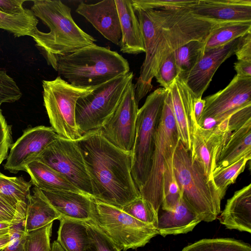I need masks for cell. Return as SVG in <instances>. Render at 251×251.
<instances>
[{"instance_id": "cell-1", "label": "cell", "mask_w": 251, "mask_h": 251, "mask_svg": "<svg viewBox=\"0 0 251 251\" xmlns=\"http://www.w3.org/2000/svg\"><path fill=\"white\" fill-rule=\"evenodd\" d=\"M134 11L145 49V59L134 85L138 103L152 89L153 78L170 54L191 41H204L219 23L198 17L189 8Z\"/></svg>"}, {"instance_id": "cell-2", "label": "cell", "mask_w": 251, "mask_h": 251, "mask_svg": "<svg viewBox=\"0 0 251 251\" xmlns=\"http://www.w3.org/2000/svg\"><path fill=\"white\" fill-rule=\"evenodd\" d=\"M75 142L91 179L93 199L122 209L141 196L131 176V152L112 145L100 129L86 133Z\"/></svg>"}, {"instance_id": "cell-3", "label": "cell", "mask_w": 251, "mask_h": 251, "mask_svg": "<svg viewBox=\"0 0 251 251\" xmlns=\"http://www.w3.org/2000/svg\"><path fill=\"white\" fill-rule=\"evenodd\" d=\"M31 10L50 29L36 28L31 34L35 46L51 66L58 56L95 44L96 39L74 21L71 8L59 0L32 1Z\"/></svg>"}, {"instance_id": "cell-4", "label": "cell", "mask_w": 251, "mask_h": 251, "mask_svg": "<svg viewBox=\"0 0 251 251\" xmlns=\"http://www.w3.org/2000/svg\"><path fill=\"white\" fill-rule=\"evenodd\" d=\"M51 67L63 79L93 88L129 72L128 61L109 47L96 44L56 57Z\"/></svg>"}, {"instance_id": "cell-5", "label": "cell", "mask_w": 251, "mask_h": 251, "mask_svg": "<svg viewBox=\"0 0 251 251\" xmlns=\"http://www.w3.org/2000/svg\"><path fill=\"white\" fill-rule=\"evenodd\" d=\"M174 176L186 205L201 221L215 220L221 212L222 198L213 180L192 162L190 151L178 141L173 160Z\"/></svg>"}, {"instance_id": "cell-6", "label": "cell", "mask_w": 251, "mask_h": 251, "mask_svg": "<svg viewBox=\"0 0 251 251\" xmlns=\"http://www.w3.org/2000/svg\"><path fill=\"white\" fill-rule=\"evenodd\" d=\"M179 140L171 95L168 89L156 130L150 172L146 182L139 189L141 197L157 215L162 202L163 173L168 162L173 158Z\"/></svg>"}, {"instance_id": "cell-7", "label": "cell", "mask_w": 251, "mask_h": 251, "mask_svg": "<svg viewBox=\"0 0 251 251\" xmlns=\"http://www.w3.org/2000/svg\"><path fill=\"white\" fill-rule=\"evenodd\" d=\"M167 90L159 88L146 98L138 109L134 143L131 151V173L138 189L144 184L151 165L156 130Z\"/></svg>"}, {"instance_id": "cell-8", "label": "cell", "mask_w": 251, "mask_h": 251, "mask_svg": "<svg viewBox=\"0 0 251 251\" xmlns=\"http://www.w3.org/2000/svg\"><path fill=\"white\" fill-rule=\"evenodd\" d=\"M133 78L132 72L119 75L77 100L75 123L81 136L102 128L117 108Z\"/></svg>"}, {"instance_id": "cell-9", "label": "cell", "mask_w": 251, "mask_h": 251, "mask_svg": "<svg viewBox=\"0 0 251 251\" xmlns=\"http://www.w3.org/2000/svg\"><path fill=\"white\" fill-rule=\"evenodd\" d=\"M44 105L51 127L63 138L76 141L81 136L75 123L77 100L97 87L83 88L73 85L60 76L51 80L42 81Z\"/></svg>"}, {"instance_id": "cell-10", "label": "cell", "mask_w": 251, "mask_h": 251, "mask_svg": "<svg viewBox=\"0 0 251 251\" xmlns=\"http://www.w3.org/2000/svg\"><path fill=\"white\" fill-rule=\"evenodd\" d=\"M92 222L120 251L144 247L158 234L156 228L112 205L93 199Z\"/></svg>"}, {"instance_id": "cell-11", "label": "cell", "mask_w": 251, "mask_h": 251, "mask_svg": "<svg viewBox=\"0 0 251 251\" xmlns=\"http://www.w3.org/2000/svg\"><path fill=\"white\" fill-rule=\"evenodd\" d=\"M35 160L60 173L80 191L93 199L91 179L75 141L58 136Z\"/></svg>"}, {"instance_id": "cell-12", "label": "cell", "mask_w": 251, "mask_h": 251, "mask_svg": "<svg viewBox=\"0 0 251 251\" xmlns=\"http://www.w3.org/2000/svg\"><path fill=\"white\" fill-rule=\"evenodd\" d=\"M205 106L198 124L213 127L240 108L251 104V77L236 75L223 89L206 97Z\"/></svg>"}, {"instance_id": "cell-13", "label": "cell", "mask_w": 251, "mask_h": 251, "mask_svg": "<svg viewBox=\"0 0 251 251\" xmlns=\"http://www.w3.org/2000/svg\"><path fill=\"white\" fill-rule=\"evenodd\" d=\"M138 109L134 84L131 81L117 108L100 129L104 138L118 148L131 152Z\"/></svg>"}, {"instance_id": "cell-14", "label": "cell", "mask_w": 251, "mask_h": 251, "mask_svg": "<svg viewBox=\"0 0 251 251\" xmlns=\"http://www.w3.org/2000/svg\"><path fill=\"white\" fill-rule=\"evenodd\" d=\"M227 127L220 123L205 128L197 123L194 127L190 154L191 160L210 180L220 154L231 134Z\"/></svg>"}, {"instance_id": "cell-15", "label": "cell", "mask_w": 251, "mask_h": 251, "mask_svg": "<svg viewBox=\"0 0 251 251\" xmlns=\"http://www.w3.org/2000/svg\"><path fill=\"white\" fill-rule=\"evenodd\" d=\"M51 127H30L10 147L4 168L12 173L25 171V166L34 161L58 137Z\"/></svg>"}, {"instance_id": "cell-16", "label": "cell", "mask_w": 251, "mask_h": 251, "mask_svg": "<svg viewBox=\"0 0 251 251\" xmlns=\"http://www.w3.org/2000/svg\"><path fill=\"white\" fill-rule=\"evenodd\" d=\"M238 39H235L223 46L204 52L191 70L179 75L196 98H201L220 66L234 54Z\"/></svg>"}, {"instance_id": "cell-17", "label": "cell", "mask_w": 251, "mask_h": 251, "mask_svg": "<svg viewBox=\"0 0 251 251\" xmlns=\"http://www.w3.org/2000/svg\"><path fill=\"white\" fill-rule=\"evenodd\" d=\"M169 90L179 140L190 151L194 127L197 123L193 111L196 97L179 75Z\"/></svg>"}, {"instance_id": "cell-18", "label": "cell", "mask_w": 251, "mask_h": 251, "mask_svg": "<svg viewBox=\"0 0 251 251\" xmlns=\"http://www.w3.org/2000/svg\"><path fill=\"white\" fill-rule=\"evenodd\" d=\"M190 9L198 17L218 23L251 22V0H198Z\"/></svg>"}, {"instance_id": "cell-19", "label": "cell", "mask_w": 251, "mask_h": 251, "mask_svg": "<svg viewBox=\"0 0 251 251\" xmlns=\"http://www.w3.org/2000/svg\"><path fill=\"white\" fill-rule=\"evenodd\" d=\"M75 12L84 17L106 39L119 45L121 29L115 0H104L93 4L81 1Z\"/></svg>"}, {"instance_id": "cell-20", "label": "cell", "mask_w": 251, "mask_h": 251, "mask_svg": "<svg viewBox=\"0 0 251 251\" xmlns=\"http://www.w3.org/2000/svg\"><path fill=\"white\" fill-rule=\"evenodd\" d=\"M36 188L60 214L61 219L83 222L92 221L93 199L90 196L70 191H49Z\"/></svg>"}, {"instance_id": "cell-21", "label": "cell", "mask_w": 251, "mask_h": 251, "mask_svg": "<svg viewBox=\"0 0 251 251\" xmlns=\"http://www.w3.org/2000/svg\"><path fill=\"white\" fill-rule=\"evenodd\" d=\"M119 15L121 39L120 51L137 54L145 52L140 23L131 0H115Z\"/></svg>"}, {"instance_id": "cell-22", "label": "cell", "mask_w": 251, "mask_h": 251, "mask_svg": "<svg viewBox=\"0 0 251 251\" xmlns=\"http://www.w3.org/2000/svg\"><path fill=\"white\" fill-rule=\"evenodd\" d=\"M227 228L251 232V184L234 192L219 218Z\"/></svg>"}, {"instance_id": "cell-23", "label": "cell", "mask_w": 251, "mask_h": 251, "mask_svg": "<svg viewBox=\"0 0 251 251\" xmlns=\"http://www.w3.org/2000/svg\"><path fill=\"white\" fill-rule=\"evenodd\" d=\"M201 222L181 199L174 211H164L158 217L156 229L158 234L163 236L186 233Z\"/></svg>"}, {"instance_id": "cell-24", "label": "cell", "mask_w": 251, "mask_h": 251, "mask_svg": "<svg viewBox=\"0 0 251 251\" xmlns=\"http://www.w3.org/2000/svg\"><path fill=\"white\" fill-rule=\"evenodd\" d=\"M60 219V214L34 186L33 194L27 201L25 217L22 223L24 231L28 233Z\"/></svg>"}, {"instance_id": "cell-25", "label": "cell", "mask_w": 251, "mask_h": 251, "mask_svg": "<svg viewBox=\"0 0 251 251\" xmlns=\"http://www.w3.org/2000/svg\"><path fill=\"white\" fill-rule=\"evenodd\" d=\"M243 157L251 159V120L232 132L214 171L227 166Z\"/></svg>"}, {"instance_id": "cell-26", "label": "cell", "mask_w": 251, "mask_h": 251, "mask_svg": "<svg viewBox=\"0 0 251 251\" xmlns=\"http://www.w3.org/2000/svg\"><path fill=\"white\" fill-rule=\"evenodd\" d=\"M25 172L30 176V181L38 188L83 193L62 174L39 161L34 160L27 164Z\"/></svg>"}, {"instance_id": "cell-27", "label": "cell", "mask_w": 251, "mask_h": 251, "mask_svg": "<svg viewBox=\"0 0 251 251\" xmlns=\"http://www.w3.org/2000/svg\"><path fill=\"white\" fill-rule=\"evenodd\" d=\"M32 185L23 177L7 176L0 172V196L25 214Z\"/></svg>"}, {"instance_id": "cell-28", "label": "cell", "mask_w": 251, "mask_h": 251, "mask_svg": "<svg viewBox=\"0 0 251 251\" xmlns=\"http://www.w3.org/2000/svg\"><path fill=\"white\" fill-rule=\"evenodd\" d=\"M251 31V22L218 24L203 43L204 52L223 46Z\"/></svg>"}, {"instance_id": "cell-29", "label": "cell", "mask_w": 251, "mask_h": 251, "mask_svg": "<svg viewBox=\"0 0 251 251\" xmlns=\"http://www.w3.org/2000/svg\"><path fill=\"white\" fill-rule=\"evenodd\" d=\"M56 241L66 251H84L88 237L85 222L61 219Z\"/></svg>"}, {"instance_id": "cell-30", "label": "cell", "mask_w": 251, "mask_h": 251, "mask_svg": "<svg viewBox=\"0 0 251 251\" xmlns=\"http://www.w3.org/2000/svg\"><path fill=\"white\" fill-rule=\"evenodd\" d=\"M37 18L31 9L21 14H8L0 11V29L12 33L16 37L30 36L37 28Z\"/></svg>"}, {"instance_id": "cell-31", "label": "cell", "mask_w": 251, "mask_h": 251, "mask_svg": "<svg viewBox=\"0 0 251 251\" xmlns=\"http://www.w3.org/2000/svg\"><path fill=\"white\" fill-rule=\"evenodd\" d=\"M181 251H251V247L233 239H204L188 245Z\"/></svg>"}, {"instance_id": "cell-32", "label": "cell", "mask_w": 251, "mask_h": 251, "mask_svg": "<svg viewBox=\"0 0 251 251\" xmlns=\"http://www.w3.org/2000/svg\"><path fill=\"white\" fill-rule=\"evenodd\" d=\"M250 160V158L243 157L227 166L214 171L212 179L222 199L228 186L236 181L239 175L245 170L247 162Z\"/></svg>"}, {"instance_id": "cell-33", "label": "cell", "mask_w": 251, "mask_h": 251, "mask_svg": "<svg viewBox=\"0 0 251 251\" xmlns=\"http://www.w3.org/2000/svg\"><path fill=\"white\" fill-rule=\"evenodd\" d=\"M173 158L166 165L162 180L163 198L162 207L166 211H174L180 200L181 196L174 176Z\"/></svg>"}, {"instance_id": "cell-34", "label": "cell", "mask_w": 251, "mask_h": 251, "mask_svg": "<svg viewBox=\"0 0 251 251\" xmlns=\"http://www.w3.org/2000/svg\"><path fill=\"white\" fill-rule=\"evenodd\" d=\"M203 42L191 41L174 52L179 75L189 71L200 59L202 55Z\"/></svg>"}, {"instance_id": "cell-35", "label": "cell", "mask_w": 251, "mask_h": 251, "mask_svg": "<svg viewBox=\"0 0 251 251\" xmlns=\"http://www.w3.org/2000/svg\"><path fill=\"white\" fill-rule=\"evenodd\" d=\"M122 210L138 221L157 228L158 215L141 196L129 202Z\"/></svg>"}, {"instance_id": "cell-36", "label": "cell", "mask_w": 251, "mask_h": 251, "mask_svg": "<svg viewBox=\"0 0 251 251\" xmlns=\"http://www.w3.org/2000/svg\"><path fill=\"white\" fill-rule=\"evenodd\" d=\"M88 237L84 251H121L92 222H85Z\"/></svg>"}, {"instance_id": "cell-37", "label": "cell", "mask_w": 251, "mask_h": 251, "mask_svg": "<svg viewBox=\"0 0 251 251\" xmlns=\"http://www.w3.org/2000/svg\"><path fill=\"white\" fill-rule=\"evenodd\" d=\"M53 223L27 233L25 251H51L50 237Z\"/></svg>"}, {"instance_id": "cell-38", "label": "cell", "mask_w": 251, "mask_h": 251, "mask_svg": "<svg viewBox=\"0 0 251 251\" xmlns=\"http://www.w3.org/2000/svg\"><path fill=\"white\" fill-rule=\"evenodd\" d=\"M198 0H131L134 10L189 8Z\"/></svg>"}, {"instance_id": "cell-39", "label": "cell", "mask_w": 251, "mask_h": 251, "mask_svg": "<svg viewBox=\"0 0 251 251\" xmlns=\"http://www.w3.org/2000/svg\"><path fill=\"white\" fill-rule=\"evenodd\" d=\"M179 75V70L173 52L163 62L154 77L162 88L168 90Z\"/></svg>"}, {"instance_id": "cell-40", "label": "cell", "mask_w": 251, "mask_h": 251, "mask_svg": "<svg viewBox=\"0 0 251 251\" xmlns=\"http://www.w3.org/2000/svg\"><path fill=\"white\" fill-rule=\"evenodd\" d=\"M22 93L15 80L6 71L0 69V107L3 103H13L18 100Z\"/></svg>"}, {"instance_id": "cell-41", "label": "cell", "mask_w": 251, "mask_h": 251, "mask_svg": "<svg viewBox=\"0 0 251 251\" xmlns=\"http://www.w3.org/2000/svg\"><path fill=\"white\" fill-rule=\"evenodd\" d=\"M12 142L11 126L7 124L0 108V165L7 158Z\"/></svg>"}, {"instance_id": "cell-42", "label": "cell", "mask_w": 251, "mask_h": 251, "mask_svg": "<svg viewBox=\"0 0 251 251\" xmlns=\"http://www.w3.org/2000/svg\"><path fill=\"white\" fill-rule=\"evenodd\" d=\"M22 224V223H21ZM21 224L12 227V238L9 244L0 251H25V244L27 233L21 228Z\"/></svg>"}, {"instance_id": "cell-43", "label": "cell", "mask_w": 251, "mask_h": 251, "mask_svg": "<svg viewBox=\"0 0 251 251\" xmlns=\"http://www.w3.org/2000/svg\"><path fill=\"white\" fill-rule=\"evenodd\" d=\"M234 54L238 60L251 61V31L239 38Z\"/></svg>"}, {"instance_id": "cell-44", "label": "cell", "mask_w": 251, "mask_h": 251, "mask_svg": "<svg viewBox=\"0 0 251 251\" xmlns=\"http://www.w3.org/2000/svg\"><path fill=\"white\" fill-rule=\"evenodd\" d=\"M25 0H0V11L8 14H18L24 12Z\"/></svg>"}, {"instance_id": "cell-45", "label": "cell", "mask_w": 251, "mask_h": 251, "mask_svg": "<svg viewBox=\"0 0 251 251\" xmlns=\"http://www.w3.org/2000/svg\"><path fill=\"white\" fill-rule=\"evenodd\" d=\"M236 75L242 77H251V61L237 60L234 64Z\"/></svg>"}, {"instance_id": "cell-46", "label": "cell", "mask_w": 251, "mask_h": 251, "mask_svg": "<svg viewBox=\"0 0 251 251\" xmlns=\"http://www.w3.org/2000/svg\"><path fill=\"white\" fill-rule=\"evenodd\" d=\"M22 217L5 209L0 207V222H10L18 225L24 221Z\"/></svg>"}, {"instance_id": "cell-47", "label": "cell", "mask_w": 251, "mask_h": 251, "mask_svg": "<svg viewBox=\"0 0 251 251\" xmlns=\"http://www.w3.org/2000/svg\"><path fill=\"white\" fill-rule=\"evenodd\" d=\"M205 104L204 99L197 98L195 99L193 105V111L195 119L198 122L202 114Z\"/></svg>"}, {"instance_id": "cell-48", "label": "cell", "mask_w": 251, "mask_h": 251, "mask_svg": "<svg viewBox=\"0 0 251 251\" xmlns=\"http://www.w3.org/2000/svg\"><path fill=\"white\" fill-rule=\"evenodd\" d=\"M0 207L9 211L25 219V214L18 210L11 205L6 200L0 196Z\"/></svg>"}, {"instance_id": "cell-49", "label": "cell", "mask_w": 251, "mask_h": 251, "mask_svg": "<svg viewBox=\"0 0 251 251\" xmlns=\"http://www.w3.org/2000/svg\"><path fill=\"white\" fill-rule=\"evenodd\" d=\"M14 225H16L10 222H0V237L10 233Z\"/></svg>"}, {"instance_id": "cell-50", "label": "cell", "mask_w": 251, "mask_h": 251, "mask_svg": "<svg viewBox=\"0 0 251 251\" xmlns=\"http://www.w3.org/2000/svg\"><path fill=\"white\" fill-rule=\"evenodd\" d=\"M12 227L10 233L0 237V250L7 246L10 242L12 238Z\"/></svg>"}, {"instance_id": "cell-51", "label": "cell", "mask_w": 251, "mask_h": 251, "mask_svg": "<svg viewBox=\"0 0 251 251\" xmlns=\"http://www.w3.org/2000/svg\"><path fill=\"white\" fill-rule=\"evenodd\" d=\"M51 251H66L61 245L56 240L51 245Z\"/></svg>"}]
</instances>
